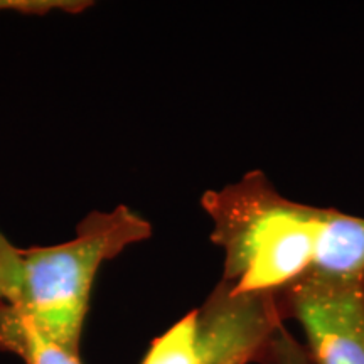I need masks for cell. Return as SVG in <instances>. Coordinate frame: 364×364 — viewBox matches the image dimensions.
I'll use <instances>...</instances> for the list:
<instances>
[{
  "mask_svg": "<svg viewBox=\"0 0 364 364\" xmlns=\"http://www.w3.org/2000/svg\"><path fill=\"white\" fill-rule=\"evenodd\" d=\"M201 204L225 253L221 282L235 292L279 294L309 273H364V218L290 201L262 171L208 191Z\"/></svg>",
  "mask_w": 364,
  "mask_h": 364,
  "instance_id": "obj_1",
  "label": "cell"
},
{
  "mask_svg": "<svg viewBox=\"0 0 364 364\" xmlns=\"http://www.w3.org/2000/svg\"><path fill=\"white\" fill-rule=\"evenodd\" d=\"M150 235V223L127 206L91 211L76 226L75 238L53 247L19 248L0 233V299L80 354L100 267Z\"/></svg>",
  "mask_w": 364,
  "mask_h": 364,
  "instance_id": "obj_2",
  "label": "cell"
},
{
  "mask_svg": "<svg viewBox=\"0 0 364 364\" xmlns=\"http://www.w3.org/2000/svg\"><path fill=\"white\" fill-rule=\"evenodd\" d=\"M277 299L302 327L314 364H364V273H309Z\"/></svg>",
  "mask_w": 364,
  "mask_h": 364,
  "instance_id": "obj_3",
  "label": "cell"
},
{
  "mask_svg": "<svg viewBox=\"0 0 364 364\" xmlns=\"http://www.w3.org/2000/svg\"><path fill=\"white\" fill-rule=\"evenodd\" d=\"M0 351L19 356L26 364H81L80 354L71 353L29 318L0 300Z\"/></svg>",
  "mask_w": 364,
  "mask_h": 364,
  "instance_id": "obj_4",
  "label": "cell"
},
{
  "mask_svg": "<svg viewBox=\"0 0 364 364\" xmlns=\"http://www.w3.org/2000/svg\"><path fill=\"white\" fill-rule=\"evenodd\" d=\"M142 364H204L196 343L194 312L154 341Z\"/></svg>",
  "mask_w": 364,
  "mask_h": 364,
  "instance_id": "obj_5",
  "label": "cell"
},
{
  "mask_svg": "<svg viewBox=\"0 0 364 364\" xmlns=\"http://www.w3.org/2000/svg\"><path fill=\"white\" fill-rule=\"evenodd\" d=\"M260 364H314L304 344L285 329L282 324L273 332L268 344L263 349L260 358L257 359Z\"/></svg>",
  "mask_w": 364,
  "mask_h": 364,
  "instance_id": "obj_6",
  "label": "cell"
},
{
  "mask_svg": "<svg viewBox=\"0 0 364 364\" xmlns=\"http://www.w3.org/2000/svg\"><path fill=\"white\" fill-rule=\"evenodd\" d=\"M90 2H65V0H0V11H19L27 14H44L54 9L80 12Z\"/></svg>",
  "mask_w": 364,
  "mask_h": 364,
  "instance_id": "obj_7",
  "label": "cell"
},
{
  "mask_svg": "<svg viewBox=\"0 0 364 364\" xmlns=\"http://www.w3.org/2000/svg\"><path fill=\"white\" fill-rule=\"evenodd\" d=\"M0 300H2V299H0Z\"/></svg>",
  "mask_w": 364,
  "mask_h": 364,
  "instance_id": "obj_8",
  "label": "cell"
}]
</instances>
